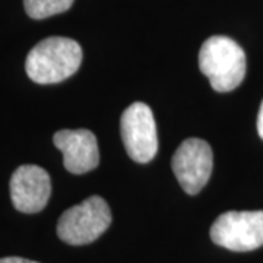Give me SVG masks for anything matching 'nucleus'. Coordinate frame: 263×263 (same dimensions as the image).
I'll return each instance as SVG.
<instances>
[{"label":"nucleus","instance_id":"4","mask_svg":"<svg viewBox=\"0 0 263 263\" xmlns=\"http://www.w3.org/2000/svg\"><path fill=\"white\" fill-rule=\"evenodd\" d=\"M215 245L231 252H252L263 246V211H230L211 227Z\"/></svg>","mask_w":263,"mask_h":263},{"label":"nucleus","instance_id":"5","mask_svg":"<svg viewBox=\"0 0 263 263\" xmlns=\"http://www.w3.org/2000/svg\"><path fill=\"white\" fill-rule=\"evenodd\" d=\"M120 132L127 155L136 162H149L158 151L155 119L145 103H133L124 110Z\"/></svg>","mask_w":263,"mask_h":263},{"label":"nucleus","instance_id":"10","mask_svg":"<svg viewBox=\"0 0 263 263\" xmlns=\"http://www.w3.org/2000/svg\"><path fill=\"white\" fill-rule=\"evenodd\" d=\"M0 263H38L28 260V259H22V257H3L0 259Z\"/></svg>","mask_w":263,"mask_h":263},{"label":"nucleus","instance_id":"9","mask_svg":"<svg viewBox=\"0 0 263 263\" xmlns=\"http://www.w3.org/2000/svg\"><path fill=\"white\" fill-rule=\"evenodd\" d=\"M73 5V0H24V6L32 19H46L63 13Z\"/></svg>","mask_w":263,"mask_h":263},{"label":"nucleus","instance_id":"1","mask_svg":"<svg viewBox=\"0 0 263 263\" xmlns=\"http://www.w3.org/2000/svg\"><path fill=\"white\" fill-rule=\"evenodd\" d=\"M82 56V48L72 38H46L28 53L25 70L37 84H57L75 75Z\"/></svg>","mask_w":263,"mask_h":263},{"label":"nucleus","instance_id":"8","mask_svg":"<svg viewBox=\"0 0 263 263\" xmlns=\"http://www.w3.org/2000/svg\"><path fill=\"white\" fill-rule=\"evenodd\" d=\"M53 142L63 152V165L69 173L84 174L98 167V143L91 130H59Z\"/></svg>","mask_w":263,"mask_h":263},{"label":"nucleus","instance_id":"2","mask_svg":"<svg viewBox=\"0 0 263 263\" xmlns=\"http://www.w3.org/2000/svg\"><path fill=\"white\" fill-rule=\"evenodd\" d=\"M199 69L218 92H230L243 82L246 54L234 40L224 35L208 38L199 51Z\"/></svg>","mask_w":263,"mask_h":263},{"label":"nucleus","instance_id":"3","mask_svg":"<svg viewBox=\"0 0 263 263\" xmlns=\"http://www.w3.org/2000/svg\"><path fill=\"white\" fill-rule=\"evenodd\" d=\"M111 224V211L100 196H91L63 212L57 222V235L72 246L89 245L100 238Z\"/></svg>","mask_w":263,"mask_h":263},{"label":"nucleus","instance_id":"6","mask_svg":"<svg viewBox=\"0 0 263 263\" xmlns=\"http://www.w3.org/2000/svg\"><path fill=\"white\" fill-rule=\"evenodd\" d=\"M171 165L183 190L189 195H196L206 186L212 174V148L203 139L189 138L174 152Z\"/></svg>","mask_w":263,"mask_h":263},{"label":"nucleus","instance_id":"11","mask_svg":"<svg viewBox=\"0 0 263 263\" xmlns=\"http://www.w3.org/2000/svg\"><path fill=\"white\" fill-rule=\"evenodd\" d=\"M257 132H259V136L263 139V101L260 105V110L257 114Z\"/></svg>","mask_w":263,"mask_h":263},{"label":"nucleus","instance_id":"7","mask_svg":"<svg viewBox=\"0 0 263 263\" xmlns=\"http://www.w3.org/2000/svg\"><path fill=\"white\" fill-rule=\"evenodd\" d=\"M51 195L50 176L38 165H21L10 179V199L24 214H37L47 205Z\"/></svg>","mask_w":263,"mask_h":263}]
</instances>
